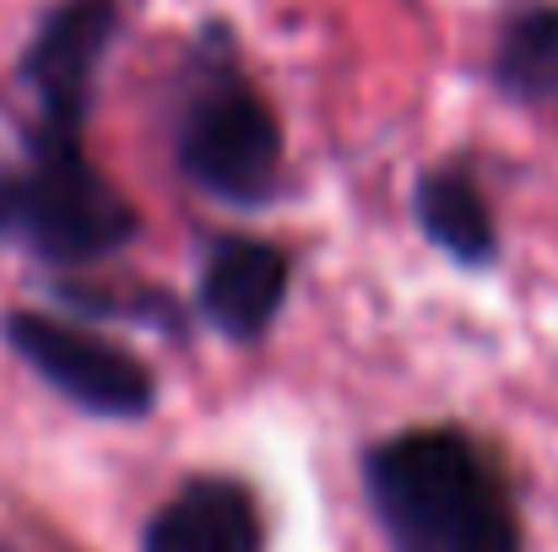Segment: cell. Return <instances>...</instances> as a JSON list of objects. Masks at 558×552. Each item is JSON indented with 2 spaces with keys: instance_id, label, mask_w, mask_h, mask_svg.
Segmentation results:
<instances>
[{
  "instance_id": "obj_7",
  "label": "cell",
  "mask_w": 558,
  "mask_h": 552,
  "mask_svg": "<svg viewBox=\"0 0 558 552\" xmlns=\"http://www.w3.org/2000/svg\"><path fill=\"white\" fill-rule=\"evenodd\" d=\"M266 510L244 477L195 471L142 526L136 552H266Z\"/></svg>"
},
{
  "instance_id": "obj_10",
  "label": "cell",
  "mask_w": 558,
  "mask_h": 552,
  "mask_svg": "<svg viewBox=\"0 0 558 552\" xmlns=\"http://www.w3.org/2000/svg\"><path fill=\"white\" fill-rule=\"evenodd\" d=\"M0 552H22V548H16V542H5V537H0Z\"/></svg>"
},
{
  "instance_id": "obj_3",
  "label": "cell",
  "mask_w": 558,
  "mask_h": 552,
  "mask_svg": "<svg viewBox=\"0 0 558 552\" xmlns=\"http://www.w3.org/2000/svg\"><path fill=\"white\" fill-rule=\"evenodd\" d=\"M174 158L180 174L217 206L255 211L282 195V125L250 76H239L228 60L201 65L185 87Z\"/></svg>"
},
{
  "instance_id": "obj_6",
  "label": "cell",
  "mask_w": 558,
  "mask_h": 552,
  "mask_svg": "<svg viewBox=\"0 0 558 552\" xmlns=\"http://www.w3.org/2000/svg\"><path fill=\"white\" fill-rule=\"evenodd\" d=\"M288 287H293V260L277 244L228 233V238H211L206 244L201 271H195V304L190 309L222 342L250 347V342H260L277 326V315L288 304Z\"/></svg>"
},
{
  "instance_id": "obj_5",
  "label": "cell",
  "mask_w": 558,
  "mask_h": 552,
  "mask_svg": "<svg viewBox=\"0 0 558 552\" xmlns=\"http://www.w3.org/2000/svg\"><path fill=\"white\" fill-rule=\"evenodd\" d=\"M120 5L114 0H54L16 60V87L33 103L22 136H82L98 65L114 44Z\"/></svg>"
},
{
  "instance_id": "obj_8",
  "label": "cell",
  "mask_w": 558,
  "mask_h": 552,
  "mask_svg": "<svg viewBox=\"0 0 558 552\" xmlns=\"http://www.w3.org/2000/svg\"><path fill=\"white\" fill-rule=\"evenodd\" d=\"M412 222L456 266H488L499 255V228H494L488 195H483V184L472 180L466 163H445V169L417 180V189H412Z\"/></svg>"
},
{
  "instance_id": "obj_1",
  "label": "cell",
  "mask_w": 558,
  "mask_h": 552,
  "mask_svg": "<svg viewBox=\"0 0 558 552\" xmlns=\"http://www.w3.org/2000/svg\"><path fill=\"white\" fill-rule=\"evenodd\" d=\"M359 477L385 552H526L499 455L456 422L401 428L369 444Z\"/></svg>"
},
{
  "instance_id": "obj_4",
  "label": "cell",
  "mask_w": 558,
  "mask_h": 552,
  "mask_svg": "<svg viewBox=\"0 0 558 552\" xmlns=\"http://www.w3.org/2000/svg\"><path fill=\"white\" fill-rule=\"evenodd\" d=\"M0 342L11 347L16 364H27L60 401H71L87 417L142 422L158 406L153 368L76 320H60L44 309H11L0 315Z\"/></svg>"
},
{
  "instance_id": "obj_9",
  "label": "cell",
  "mask_w": 558,
  "mask_h": 552,
  "mask_svg": "<svg viewBox=\"0 0 558 552\" xmlns=\"http://www.w3.org/2000/svg\"><path fill=\"white\" fill-rule=\"evenodd\" d=\"M494 87L515 103H558V5H526L505 22Z\"/></svg>"
},
{
  "instance_id": "obj_2",
  "label": "cell",
  "mask_w": 558,
  "mask_h": 552,
  "mask_svg": "<svg viewBox=\"0 0 558 552\" xmlns=\"http://www.w3.org/2000/svg\"><path fill=\"white\" fill-rule=\"evenodd\" d=\"M136 238V206L93 169L82 136H22V158L0 169V249L76 271Z\"/></svg>"
}]
</instances>
